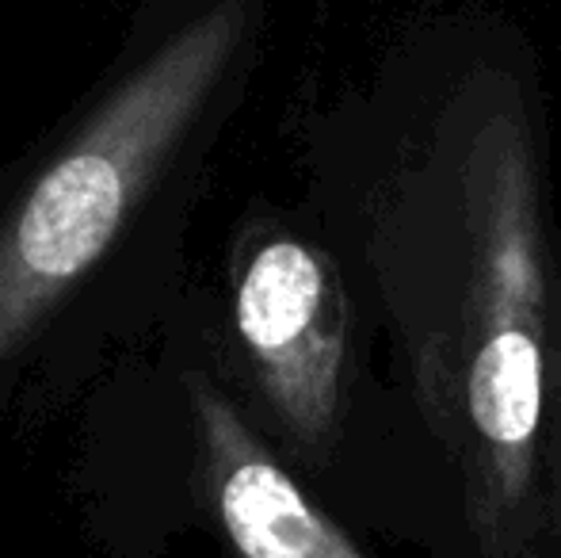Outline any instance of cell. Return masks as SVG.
Wrapping results in <instances>:
<instances>
[{"instance_id": "cell-5", "label": "cell", "mask_w": 561, "mask_h": 558, "mask_svg": "<svg viewBox=\"0 0 561 558\" xmlns=\"http://www.w3.org/2000/svg\"><path fill=\"white\" fill-rule=\"evenodd\" d=\"M542 505L547 558H561V226L554 246V303L547 341V406H542Z\"/></svg>"}, {"instance_id": "cell-1", "label": "cell", "mask_w": 561, "mask_h": 558, "mask_svg": "<svg viewBox=\"0 0 561 558\" xmlns=\"http://www.w3.org/2000/svg\"><path fill=\"white\" fill-rule=\"evenodd\" d=\"M359 291L455 486L473 558H547L542 406L558 218L524 92L481 77L344 210Z\"/></svg>"}, {"instance_id": "cell-2", "label": "cell", "mask_w": 561, "mask_h": 558, "mask_svg": "<svg viewBox=\"0 0 561 558\" xmlns=\"http://www.w3.org/2000/svg\"><path fill=\"white\" fill-rule=\"evenodd\" d=\"M244 35L222 0L172 35L43 169L0 234V364L112 249L199 119Z\"/></svg>"}, {"instance_id": "cell-3", "label": "cell", "mask_w": 561, "mask_h": 558, "mask_svg": "<svg viewBox=\"0 0 561 558\" xmlns=\"http://www.w3.org/2000/svg\"><path fill=\"white\" fill-rule=\"evenodd\" d=\"M233 329L279 429L325 459L344 424L355 333L340 261L298 234L260 238L233 283Z\"/></svg>"}, {"instance_id": "cell-4", "label": "cell", "mask_w": 561, "mask_h": 558, "mask_svg": "<svg viewBox=\"0 0 561 558\" xmlns=\"http://www.w3.org/2000/svg\"><path fill=\"white\" fill-rule=\"evenodd\" d=\"M203 478L229 547L241 558H367L295 482L233 402L207 379L192 383Z\"/></svg>"}]
</instances>
